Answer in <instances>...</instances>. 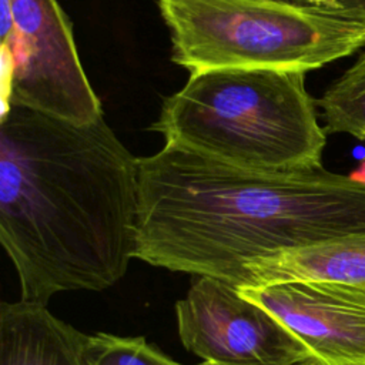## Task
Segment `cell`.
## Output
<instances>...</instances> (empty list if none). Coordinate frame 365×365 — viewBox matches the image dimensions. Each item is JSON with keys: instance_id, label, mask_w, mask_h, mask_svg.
<instances>
[{"instance_id": "cell-13", "label": "cell", "mask_w": 365, "mask_h": 365, "mask_svg": "<svg viewBox=\"0 0 365 365\" xmlns=\"http://www.w3.org/2000/svg\"><path fill=\"white\" fill-rule=\"evenodd\" d=\"M299 365H327V364H324V362L319 361V359L311 358V359H308V361H305V362H302V364H299Z\"/></svg>"}, {"instance_id": "cell-6", "label": "cell", "mask_w": 365, "mask_h": 365, "mask_svg": "<svg viewBox=\"0 0 365 365\" xmlns=\"http://www.w3.org/2000/svg\"><path fill=\"white\" fill-rule=\"evenodd\" d=\"M178 335L204 365H299L307 345L231 282L197 277L175 304Z\"/></svg>"}, {"instance_id": "cell-11", "label": "cell", "mask_w": 365, "mask_h": 365, "mask_svg": "<svg viewBox=\"0 0 365 365\" xmlns=\"http://www.w3.org/2000/svg\"><path fill=\"white\" fill-rule=\"evenodd\" d=\"M84 358L87 365H181L144 336H118L108 332L88 335Z\"/></svg>"}, {"instance_id": "cell-1", "label": "cell", "mask_w": 365, "mask_h": 365, "mask_svg": "<svg viewBox=\"0 0 365 365\" xmlns=\"http://www.w3.org/2000/svg\"><path fill=\"white\" fill-rule=\"evenodd\" d=\"M138 207V157L104 115L74 124L1 108L0 242L21 301L115 285L135 258Z\"/></svg>"}, {"instance_id": "cell-12", "label": "cell", "mask_w": 365, "mask_h": 365, "mask_svg": "<svg viewBox=\"0 0 365 365\" xmlns=\"http://www.w3.org/2000/svg\"><path fill=\"white\" fill-rule=\"evenodd\" d=\"M297 6L336 9V10H358L365 11V0H282Z\"/></svg>"}, {"instance_id": "cell-15", "label": "cell", "mask_w": 365, "mask_h": 365, "mask_svg": "<svg viewBox=\"0 0 365 365\" xmlns=\"http://www.w3.org/2000/svg\"><path fill=\"white\" fill-rule=\"evenodd\" d=\"M281 1H282V0H281Z\"/></svg>"}, {"instance_id": "cell-4", "label": "cell", "mask_w": 365, "mask_h": 365, "mask_svg": "<svg viewBox=\"0 0 365 365\" xmlns=\"http://www.w3.org/2000/svg\"><path fill=\"white\" fill-rule=\"evenodd\" d=\"M171 60L218 68L309 71L365 48V11L281 0H157Z\"/></svg>"}, {"instance_id": "cell-5", "label": "cell", "mask_w": 365, "mask_h": 365, "mask_svg": "<svg viewBox=\"0 0 365 365\" xmlns=\"http://www.w3.org/2000/svg\"><path fill=\"white\" fill-rule=\"evenodd\" d=\"M14 27L1 43V108L16 104L74 124L104 115L57 0H11Z\"/></svg>"}, {"instance_id": "cell-3", "label": "cell", "mask_w": 365, "mask_h": 365, "mask_svg": "<svg viewBox=\"0 0 365 365\" xmlns=\"http://www.w3.org/2000/svg\"><path fill=\"white\" fill-rule=\"evenodd\" d=\"M304 71L218 68L191 73L150 128L165 145L237 168L322 165L327 131Z\"/></svg>"}, {"instance_id": "cell-8", "label": "cell", "mask_w": 365, "mask_h": 365, "mask_svg": "<svg viewBox=\"0 0 365 365\" xmlns=\"http://www.w3.org/2000/svg\"><path fill=\"white\" fill-rule=\"evenodd\" d=\"M88 335L58 319L47 305H0V365H87Z\"/></svg>"}, {"instance_id": "cell-7", "label": "cell", "mask_w": 365, "mask_h": 365, "mask_svg": "<svg viewBox=\"0 0 365 365\" xmlns=\"http://www.w3.org/2000/svg\"><path fill=\"white\" fill-rule=\"evenodd\" d=\"M327 365H365V294L328 281L240 287Z\"/></svg>"}, {"instance_id": "cell-14", "label": "cell", "mask_w": 365, "mask_h": 365, "mask_svg": "<svg viewBox=\"0 0 365 365\" xmlns=\"http://www.w3.org/2000/svg\"><path fill=\"white\" fill-rule=\"evenodd\" d=\"M362 143H364V145H365V131L362 133V135H361V138H359Z\"/></svg>"}, {"instance_id": "cell-2", "label": "cell", "mask_w": 365, "mask_h": 365, "mask_svg": "<svg viewBox=\"0 0 365 365\" xmlns=\"http://www.w3.org/2000/svg\"><path fill=\"white\" fill-rule=\"evenodd\" d=\"M135 258L231 284L250 262L365 234V177L255 171L164 145L138 157Z\"/></svg>"}, {"instance_id": "cell-10", "label": "cell", "mask_w": 365, "mask_h": 365, "mask_svg": "<svg viewBox=\"0 0 365 365\" xmlns=\"http://www.w3.org/2000/svg\"><path fill=\"white\" fill-rule=\"evenodd\" d=\"M327 134L361 138L365 131V50L317 100Z\"/></svg>"}, {"instance_id": "cell-9", "label": "cell", "mask_w": 365, "mask_h": 365, "mask_svg": "<svg viewBox=\"0 0 365 365\" xmlns=\"http://www.w3.org/2000/svg\"><path fill=\"white\" fill-rule=\"evenodd\" d=\"M328 281L365 294V234L259 258L244 267L235 287Z\"/></svg>"}]
</instances>
